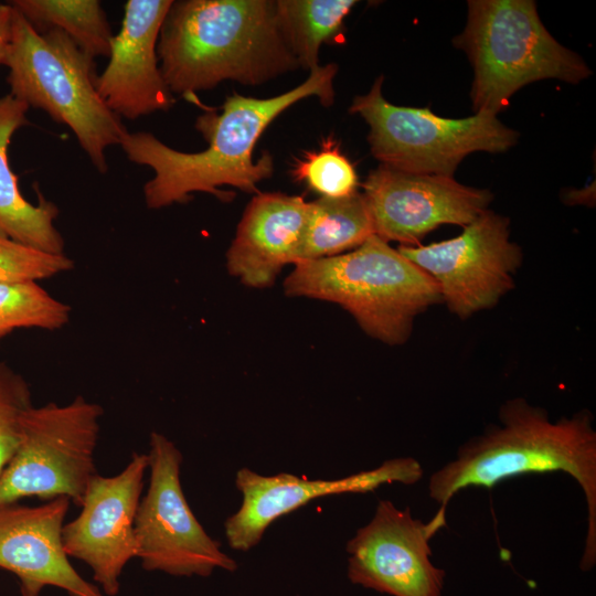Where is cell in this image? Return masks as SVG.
I'll return each mask as SVG.
<instances>
[{
	"instance_id": "11",
	"label": "cell",
	"mask_w": 596,
	"mask_h": 596,
	"mask_svg": "<svg viewBox=\"0 0 596 596\" xmlns=\"http://www.w3.org/2000/svg\"><path fill=\"white\" fill-rule=\"evenodd\" d=\"M445 524L446 508L423 522L381 500L347 543L350 581L392 596H440L445 572L432 563L429 541Z\"/></svg>"
},
{
	"instance_id": "24",
	"label": "cell",
	"mask_w": 596,
	"mask_h": 596,
	"mask_svg": "<svg viewBox=\"0 0 596 596\" xmlns=\"http://www.w3.org/2000/svg\"><path fill=\"white\" fill-rule=\"evenodd\" d=\"M65 254L49 253L0 233V283L38 281L73 269Z\"/></svg>"
},
{
	"instance_id": "14",
	"label": "cell",
	"mask_w": 596,
	"mask_h": 596,
	"mask_svg": "<svg viewBox=\"0 0 596 596\" xmlns=\"http://www.w3.org/2000/svg\"><path fill=\"white\" fill-rule=\"evenodd\" d=\"M422 476L419 461L412 457L387 459L372 470L331 480H310L286 472L263 476L244 467L235 476L242 503L238 510L226 519L225 536L233 550L248 551L259 543L273 522L313 499L343 493H365L386 483L414 485Z\"/></svg>"
},
{
	"instance_id": "8",
	"label": "cell",
	"mask_w": 596,
	"mask_h": 596,
	"mask_svg": "<svg viewBox=\"0 0 596 596\" xmlns=\"http://www.w3.org/2000/svg\"><path fill=\"white\" fill-rule=\"evenodd\" d=\"M102 415L100 405L81 395L65 405L29 407L17 449L0 473V504L67 497L81 507L97 475L94 454Z\"/></svg>"
},
{
	"instance_id": "21",
	"label": "cell",
	"mask_w": 596,
	"mask_h": 596,
	"mask_svg": "<svg viewBox=\"0 0 596 596\" xmlns=\"http://www.w3.org/2000/svg\"><path fill=\"white\" fill-rule=\"evenodd\" d=\"M356 1L280 0L276 14L280 33L299 66L313 71L319 66L322 43L336 39Z\"/></svg>"
},
{
	"instance_id": "5",
	"label": "cell",
	"mask_w": 596,
	"mask_h": 596,
	"mask_svg": "<svg viewBox=\"0 0 596 596\" xmlns=\"http://www.w3.org/2000/svg\"><path fill=\"white\" fill-rule=\"evenodd\" d=\"M3 65L9 94L66 125L92 164L106 173L107 148L120 146L128 130L97 92L94 60L60 30L38 33L13 8Z\"/></svg>"
},
{
	"instance_id": "10",
	"label": "cell",
	"mask_w": 596,
	"mask_h": 596,
	"mask_svg": "<svg viewBox=\"0 0 596 596\" xmlns=\"http://www.w3.org/2000/svg\"><path fill=\"white\" fill-rule=\"evenodd\" d=\"M509 224L487 209L454 238L397 251L435 280L443 302L465 319L496 306L514 287L522 249L510 241Z\"/></svg>"
},
{
	"instance_id": "13",
	"label": "cell",
	"mask_w": 596,
	"mask_h": 596,
	"mask_svg": "<svg viewBox=\"0 0 596 596\" xmlns=\"http://www.w3.org/2000/svg\"><path fill=\"white\" fill-rule=\"evenodd\" d=\"M148 468L149 456L135 453L118 475H95L79 514L63 526L65 553L85 562L108 596L118 594L124 567L137 557L135 518Z\"/></svg>"
},
{
	"instance_id": "2",
	"label": "cell",
	"mask_w": 596,
	"mask_h": 596,
	"mask_svg": "<svg viewBox=\"0 0 596 596\" xmlns=\"http://www.w3.org/2000/svg\"><path fill=\"white\" fill-rule=\"evenodd\" d=\"M501 425L464 444L454 460L434 472L429 497L446 508L469 487L492 488L525 473L564 471L582 488L587 504V534L581 568L596 563V432L593 416L581 411L552 422L549 414L523 398L504 403Z\"/></svg>"
},
{
	"instance_id": "20",
	"label": "cell",
	"mask_w": 596,
	"mask_h": 596,
	"mask_svg": "<svg viewBox=\"0 0 596 596\" xmlns=\"http://www.w3.org/2000/svg\"><path fill=\"white\" fill-rule=\"evenodd\" d=\"M40 34L64 32L86 55L108 57L114 36L97 0H13L9 2Z\"/></svg>"
},
{
	"instance_id": "25",
	"label": "cell",
	"mask_w": 596,
	"mask_h": 596,
	"mask_svg": "<svg viewBox=\"0 0 596 596\" xmlns=\"http://www.w3.org/2000/svg\"><path fill=\"white\" fill-rule=\"evenodd\" d=\"M32 405L28 382L0 361V473L17 449L22 416Z\"/></svg>"
},
{
	"instance_id": "17",
	"label": "cell",
	"mask_w": 596,
	"mask_h": 596,
	"mask_svg": "<svg viewBox=\"0 0 596 596\" xmlns=\"http://www.w3.org/2000/svg\"><path fill=\"white\" fill-rule=\"evenodd\" d=\"M308 215L301 196L257 193L246 206L226 253L228 273L252 288L274 284L287 264H295Z\"/></svg>"
},
{
	"instance_id": "3",
	"label": "cell",
	"mask_w": 596,
	"mask_h": 596,
	"mask_svg": "<svg viewBox=\"0 0 596 596\" xmlns=\"http://www.w3.org/2000/svg\"><path fill=\"white\" fill-rule=\"evenodd\" d=\"M157 53L170 92L192 95L223 81L260 85L299 67L278 26L276 1H173Z\"/></svg>"
},
{
	"instance_id": "22",
	"label": "cell",
	"mask_w": 596,
	"mask_h": 596,
	"mask_svg": "<svg viewBox=\"0 0 596 596\" xmlns=\"http://www.w3.org/2000/svg\"><path fill=\"white\" fill-rule=\"evenodd\" d=\"M70 317L71 307L36 281L0 283V339L20 328L57 330Z\"/></svg>"
},
{
	"instance_id": "4",
	"label": "cell",
	"mask_w": 596,
	"mask_h": 596,
	"mask_svg": "<svg viewBox=\"0 0 596 596\" xmlns=\"http://www.w3.org/2000/svg\"><path fill=\"white\" fill-rule=\"evenodd\" d=\"M284 290L340 305L391 345L406 342L415 317L443 302L435 280L375 234L349 253L294 264Z\"/></svg>"
},
{
	"instance_id": "26",
	"label": "cell",
	"mask_w": 596,
	"mask_h": 596,
	"mask_svg": "<svg viewBox=\"0 0 596 596\" xmlns=\"http://www.w3.org/2000/svg\"><path fill=\"white\" fill-rule=\"evenodd\" d=\"M13 8L10 3H0V65L4 64L12 35Z\"/></svg>"
},
{
	"instance_id": "23",
	"label": "cell",
	"mask_w": 596,
	"mask_h": 596,
	"mask_svg": "<svg viewBox=\"0 0 596 596\" xmlns=\"http://www.w3.org/2000/svg\"><path fill=\"white\" fill-rule=\"evenodd\" d=\"M292 174L326 198L348 196L355 193L358 188L353 164L332 139L326 140L320 150L308 152L299 159Z\"/></svg>"
},
{
	"instance_id": "16",
	"label": "cell",
	"mask_w": 596,
	"mask_h": 596,
	"mask_svg": "<svg viewBox=\"0 0 596 596\" xmlns=\"http://www.w3.org/2000/svg\"><path fill=\"white\" fill-rule=\"evenodd\" d=\"M70 503L67 497H58L36 507L0 504V568L18 577L22 596H40L45 586L70 596H103L64 551L62 531Z\"/></svg>"
},
{
	"instance_id": "1",
	"label": "cell",
	"mask_w": 596,
	"mask_h": 596,
	"mask_svg": "<svg viewBox=\"0 0 596 596\" xmlns=\"http://www.w3.org/2000/svg\"><path fill=\"white\" fill-rule=\"evenodd\" d=\"M337 72L333 63L319 65L304 83L270 98L228 96L221 113L209 110L196 118L195 128L207 142L200 152L175 150L147 131H128L120 143L127 159L153 171L142 190L147 207L183 203L194 192L228 200V193L220 190L224 185L258 193L257 184L274 172L272 155L253 158L258 138L279 114L300 99L317 97L322 105H331Z\"/></svg>"
},
{
	"instance_id": "15",
	"label": "cell",
	"mask_w": 596,
	"mask_h": 596,
	"mask_svg": "<svg viewBox=\"0 0 596 596\" xmlns=\"http://www.w3.org/2000/svg\"><path fill=\"white\" fill-rule=\"evenodd\" d=\"M173 1L128 0L121 28L110 42L108 64L96 78L106 106L130 120L168 110L174 98L159 66L157 44Z\"/></svg>"
},
{
	"instance_id": "12",
	"label": "cell",
	"mask_w": 596,
	"mask_h": 596,
	"mask_svg": "<svg viewBox=\"0 0 596 596\" xmlns=\"http://www.w3.org/2000/svg\"><path fill=\"white\" fill-rule=\"evenodd\" d=\"M374 234L385 242L421 245L443 224L465 226L493 199L489 190L464 185L454 177L400 171L383 164L363 183Z\"/></svg>"
},
{
	"instance_id": "19",
	"label": "cell",
	"mask_w": 596,
	"mask_h": 596,
	"mask_svg": "<svg viewBox=\"0 0 596 596\" xmlns=\"http://www.w3.org/2000/svg\"><path fill=\"white\" fill-rule=\"evenodd\" d=\"M374 235L362 193L308 202V215L296 263L331 257L354 249Z\"/></svg>"
},
{
	"instance_id": "7",
	"label": "cell",
	"mask_w": 596,
	"mask_h": 596,
	"mask_svg": "<svg viewBox=\"0 0 596 596\" xmlns=\"http://www.w3.org/2000/svg\"><path fill=\"white\" fill-rule=\"evenodd\" d=\"M382 84L383 76H379L366 94L353 98L349 110L368 124L371 152L383 166L454 177L468 155L505 152L519 139L493 114L445 118L428 108L395 106L383 97Z\"/></svg>"
},
{
	"instance_id": "6",
	"label": "cell",
	"mask_w": 596,
	"mask_h": 596,
	"mask_svg": "<svg viewBox=\"0 0 596 596\" xmlns=\"http://www.w3.org/2000/svg\"><path fill=\"white\" fill-rule=\"evenodd\" d=\"M467 23L454 39L473 68L475 113L497 115L521 87L541 79L578 84L592 75L585 61L543 25L532 0H470Z\"/></svg>"
},
{
	"instance_id": "9",
	"label": "cell",
	"mask_w": 596,
	"mask_h": 596,
	"mask_svg": "<svg viewBox=\"0 0 596 596\" xmlns=\"http://www.w3.org/2000/svg\"><path fill=\"white\" fill-rule=\"evenodd\" d=\"M150 480L135 518L137 557L147 571L174 576H210L233 572L236 562L203 529L180 481L182 454L164 435H150Z\"/></svg>"
},
{
	"instance_id": "18",
	"label": "cell",
	"mask_w": 596,
	"mask_h": 596,
	"mask_svg": "<svg viewBox=\"0 0 596 596\" xmlns=\"http://www.w3.org/2000/svg\"><path fill=\"white\" fill-rule=\"evenodd\" d=\"M28 109L11 94L0 97V233L49 253L64 254V240L54 224L57 206L42 195L38 204L29 202L9 164V143L19 128L30 124Z\"/></svg>"
}]
</instances>
